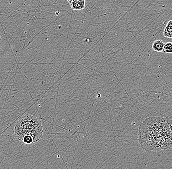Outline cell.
<instances>
[{
	"label": "cell",
	"instance_id": "6da1fadb",
	"mask_svg": "<svg viewBox=\"0 0 172 169\" xmlns=\"http://www.w3.org/2000/svg\"><path fill=\"white\" fill-rule=\"evenodd\" d=\"M140 146L147 152L172 147V121L168 117L153 116L144 119L138 128Z\"/></svg>",
	"mask_w": 172,
	"mask_h": 169
},
{
	"label": "cell",
	"instance_id": "9c48e42d",
	"mask_svg": "<svg viewBox=\"0 0 172 169\" xmlns=\"http://www.w3.org/2000/svg\"><path fill=\"white\" fill-rule=\"evenodd\" d=\"M1 35H0V42L1 41Z\"/></svg>",
	"mask_w": 172,
	"mask_h": 169
},
{
	"label": "cell",
	"instance_id": "3957f363",
	"mask_svg": "<svg viewBox=\"0 0 172 169\" xmlns=\"http://www.w3.org/2000/svg\"><path fill=\"white\" fill-rule=\"evenodd\" d=\"M69 4L72 9L74 10H81L83 9L85 7L86 1H79V2H75V1H70Z\"/></svg>",
	"mask_w": 172,
	"mask_h": 169
},
{
	"label": "cell",
	"instance_id": "5b68a950",
	"mask_svg": "<svg viewBox=\"0 0 172 169\" xmlns=\"http://www.w3.org/2000/svg\"><path fill=\"white\" fill-rule=\"evenodd\" d=\"M164 36L166 38H172V21L170 20L167 24L165 29L164 30Z\"/></svg>",
	"mask_w": 172,
	"mask_h": 169
},
{
	"label": "cell",
	"instance_id": "ba28073f",
	"mask_svg": "<svg viewBox=\"0 0 172 169\" xmlns=\"http://www.w3.org/2000/svg\"><path fill=\"white\" fill-rule=\"evenodd\" d=\"M85 1V0H72V1H75V2H79V1Z\"/></svg>",
	"mask_w": 172,
	"mask_h": 169
},
{
	"label": "cell",
	"instance_id": "52a82bcc",
	"mask_svg": "<svg viewBox=\"0 0 172 169\" xmlns=\"http://www.w3.org/2000/svg\"><path fill=\"white\" fill-rule=\"evenodd\" d=\"M162 52L167 53H171L172 52V44L171 42H167L164 44Z\"/></svg>",
	"mask_w": 172,
	"mask_h": 169
},
{
	"label": "cell",
	"instance_id": "277c9868",
	"mask_svg": "<svg viewBox=\"0 0 172 169\" xmlns=\"http://www.w3.org/2000/svg\"><path fill=\"white\" fill-rule=\"evenodd\" d=\"M164 43L160 40H157L154 42L152 45V49L157 52H162L163 49Z\"/></svg>",
	"mask_w": 172,
	"mask_h": 169
},
{
	"label": "cell",
	"instance_id": "8992f818",
	"mask_svg": "<svg viewBox=\"0 0 172 169\" xmlns=\"http://www.w3.org/2000/svg\"><path fill=\"white\" fill-rule=\"evenodd\" d=\"M21 141L27 145H30L35 143L33 138L30 135H25L22 138Z\"/></svg>",
	"mask_w": 172,
	"mask_h": 169
},
{
	"label": "cell",
	"instance_id": "7a4b0ae2",
	"mask_svg": "<svg viewBox=\"0 0 172 169\" xmlns=\"http://www.w3.org/2000/svg\"><path fill=\"white\" fill-rule=\"evenodd\" d=\"M43 131L41 120L35 116L27 113L19 118L14 127L15 135L20 141L25 135H30L36 142L42 138Z\"/></svg>",
	"mask_w": 172,
	"mask_h": 169
},
{
	"label": "cell",
	"instance_id": "30bf717a",
	"mask_svg": "<svg viewBox=\"0 0 172 169\" xmlns=\"http://www.w3.org/2000/svg\"><path fill=\"white\" fill-rule=\"evenodd\" d=\"M72 1V0H67V1H68V2H69H69H70V1Z\"/></svg>",
	"mask_w": 172,
	"mask_h": 169
}]
</instances>
